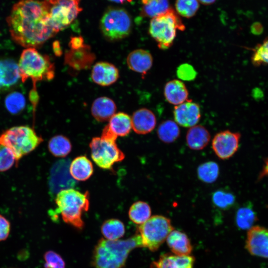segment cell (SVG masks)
<instances>
[{
	"label": "cell",
	"instance_id": "7dc6e473",
	"mask_svg": "<svg viewBox=\"0 0 268 268\" xmlns=\"http://www.w3.org/2000/svg\"><path fill=\"white\" fill-rule=\"evenodd\" d=\"M268 174V159L265 162V164L262 171V176Z\"/></svg>",
	"mask_w": 268,
	"mask_h": 268
},
{
	"label": "cell",
	"instance_id": "ee69618b",
	"mask_svg": "<svg viewBox=\"0 0 268 268\" xmlns=\"http://www.w3.org/2000/svg\"><path fill=\"white\" fill-rule=\"evenodd\" d=\"M251 31L252 33L255 35H260L262 33L263 28L260 23L255 22L252 25Z\"/></svg>",
	"mask_w": 268,
	"mask_h": 268
},
{
	"label": "cell",
	"instance_id": "d6986e66",
	"mask_svg": "<svg viewBox=\"0 0 268 268\" xmlns=\"http://www.w3.org/2000/svg\"><path fill=\"white\" fill-rule=\"evenodd\" d=\"M127 64L130 69L140 73L143 77L152 66L153 57L147 50L136 49L128 55Z\"/></svg>",
	"mask_w": 268,
	"mask_h": 268
},
{
	"label": "cell",
	"instance_id": "ba28073f",
	"mask_svg": "<svg viewBox=\"0 0 268 268\" xmlns=\"http://www.w3.org/2000/svg\"><path fill=\"white\" fill-rule=\"evenodd\" d=\"M173 230L170 219L163 215H156L139 225L137 233L141 238L142 247L154 252L166 240Z\"/></svg>",
	"mask_w": 268,
	"mask_h": 268
},
{
	"label": "cell",
	"instance_id": "836d02e7",
	"mask_svg": "<svg viewBox=\"0 0 268 268\" xmlns=\"http://www.w3.org/2000/svg\"><path fill=\"white\" fill-rule=\"evenodd\" d=\"M4 105L9 113L16 115L21 113L25 108L26 99L21 93L13 91L5 97Z\"/></svg>",
	"mask_w": 268,
	"mask_h": 268
},
{
	"label": "cell",
	"instance_id": "f546056e",
	"mask_svg": "<svg viewBox=\"0 0 268 268\" xmlns=\"http://www.w3.org/2000/svg\"><path fill=\"white\" fill-rule=\"evenodd\" d=\"M128 214L132 221L136 224L140 225L151 217V209L147 202L137 201L131 206Z\"/></svg>",
	"mask_w": 268,
	"mask_h": 268
},
{
	"label": "cell",
	"instance_id": "6da1fadb",
	"mask_svg": "<svg viewBox=\"0 0 268 268\" xmlns=\"http://www.w3.org/2000/svg\"><path fill=\"white\" fill-rule=\"evenodd\" d=\"M6 21L12 39L26 48L39 47L58 33L51 23L46 0H18Z\"/></svg>",
	"mask_w": 268,
	"mask_h": 268
},
{
	"label": "cell",
	"instance_id": "74e56055",
	"mask_svg": "<svg viewBox=\"0 0 268 268\" xmlns=\"http://www.w3.org/2000/svg\"><path fill=\"white\" fill-rule=\"evenodd\" d=\"M16 162L15 155L11 149L0 141V172L9 170Z\"/></svg>",
	"mask_w": 268,
	"mask_h": 268
},
{
	"label": "cell",
	"instance_id": "bcb514c9",
	"mask_svg": "<svg viewBox=\"0 0 268 268\" xmlns=\"http://www.w3.org/2000/svg\"><path fill=\"white\" fill-rule=\"evenodd\" d=\"M198 1L203 5H210L214 3L216 0H198Z\"/></svg>",
	"mask_w": 268,
	"mask_h": 268
},
{
	"label": "cell",
	"instance_id": "44dd1931",
	"mask_svg": "<svg viewBox=\"0 0 268 268\" xmlns=\"http://www.w3.org/2000/svg\"><path fill=\"white\" fill-rule=\"evenodd\" d=\"M164 95L167 102L177 106L188 100L189 92L183 82L178 79H173L165 85Z\"/></svg>",
	"mask_w": 268,
	"mask_h": 268
},
{
	"label": "cell",
	"instance_id": "f35d334b",
	"mask_svg": "<svg viewBox=\"0 0 268 268\" xmlns=\"http://www.w3.org/2000/svg\"><path fill=\"white\" fill-rule=\"evenodd\" d=\"M44 268H66V264L62 257L52 250L44 254Z\"/></svg>",
	"mask_w": 268,
	"mask_h": 268
},
{
	"label": "cell",
	"instance_id": "f1b7e54d",
	"mask_svg": "<svg viewBox=\"0 0 268 268\" xmlns=\"http://www.w3.org/2000/svg\"><path fill=\"white\" fill-rule=\"evenodd\" d=\"M48 147L53 155L64 157L70 153L72 145L67 137L63 135H57L49 140Z\"/></svg>",
	"mask_w": 268,
	"mask_h": 268
},
{
	"label": "cell",
	"instance_id": "277c9868",
	"mask_svg": "<svg viewBox=\"0 0 268 268\" xmlns=\"http://www.w3.org/2000/svg\"><path fill=\"white\" fill-rule=\"evenodd\" d=\"M18 66L21 81L30 78L33 89H36L37 82L51 80L55 76V66L50 58L40 53L35 48H27L22 51Z\"/></svg>",
	"mask_w": 268,
	"mask_h": 268
},
{
	"label": "cell",
	"instance_id": "cb8c5ba5",
	"mask_svg": "<svg viewBox=\"0 0 268 268\" xmlns=\"http://www.w3.org/2000/svg\"><path fill=\"white\" fill-rule=\"evenodd\" d=\"M210 138V135L207 130L202 126L197 125L188 131L186 142L190 149L200 150L208 144Z\"/></svg>",
	"mask_w": 268,
	"mask_h": 268
},
{
	"label": "cell",
	"instance_id": "8992f818",
	"mask_svg": "<svg viewBox=\"0 0 268 268\" xmlns=\"http://www.w3.org/2000/svg\"><path fill=\"white\" fill-rule=\"evenodd\" d=\"M43 141L33 129L27 126L13 127L0 134V141L11 149L17 162L35 149Z\"/></svg>",
	"mask_w": 268,
	"mask_h": 268
},
{
	"label": "cell",
	"instance_id": "ffe728a7",
	"mask_svg": "<svg viewBox=\"0 0 268 268\" xmlns=\"http://www.w3.org/2000/svg\"><path fill=\"white\" fill-rule=\"evenodd\" d=\"M194 262V257L190 255L165 254L161 255L157 261L153 262L150 268H193Z\"/></svg>",
	"mask_w": 268,
	"mask_h": 268
},
{
	"label": "cell",
	"instance_id": "484cf974",
	"mask_svg": "<svg viewBox=\"0 0 268 268\" xmlns=\"http://www.w3.org/2000/svg\"><path fill=\"white\" fill-rule=\"evenodd\" d=\"M109 121V127L117 136L128 135L132 129L131 118L124 112L115 114Z\"/></svg>",
	"mask_w": 268,
	"mask_h": 268
},
{
	"label": "cell",
	"instance_id": "7402d4cb",
	"mask_svg": "<svg viewBox=\"0 0 268 268\" xmlns=\"http://www.w3.org/2000/svg\"><path fill=\"white\" fill-rule=\"evenodd\" d=\"M117 107L114 101L107 97H100L92 103L91 111L92 116L98 122L109 121L115 114Z\"/></svg>",
	"mask_w": 268,
	"mask_h": 268
},
{
	"label": "cell",
	"instance_id": "4fadbf2b",
	"mask_svg": "<svg viewBox=\"0 0 268 268\" xmlns=\"http://www.w3.org/2000/svg\"><path fill=\"white\" fill-rule=\"evenodd\" d=\"M69 162L62 160L56 162L51 168L49 186L53 194H57L61 190L72 188L75 182L70 174Z\"/></svg>",
	"mask_w": 268,
	"mask_h": 268
},
{
	"label": "cell",
	"instance_id": "2e32d148",
	"mask_svg": "<svg viewBox=\"0 0 268 268\" xmlns=\"http://www.w3.org/2000/svg\"><path fill=\"white\" fill-rule=\"evenodd\" d=\"M92 80L96 84L103 86H109L114 83L119 77V72L113 64L100 62L96 63L91 70Z\"/></svg>",
	"mask_w": 268,
	"mask_h": 268
},
{
	"label": "cell",
	"instance_id": "9c48e42d",
	"mask_svg": "<svg viewBox=\"0 0 268 268\" xmlns=\"http://www.w3.org/2000/svg\"><path fill=\"white\" fill-rule=\"evenodd\" d=\"M46 0L51 23L58 32L69 26L82 11L80 0Z\"/></svg>",
	"mask_w": 268,
	"mask_h": 268
},
{
	"label": "cell",
	"instance_id": "1f68e13d",
	"mask_svg": "<svg viewBox=\"0 0 268 268\" xmlns=\"http://www.w3.org/2000/svg\"><path fill=\"white\" fill-rule=\"evenodd\" d=\"M256 213L250 205L240 207L236 214V223L239 228L249 230L257 221Z\"/></svg>",
	"mask_w": 268,
	"mask_h": 268
},
{
	"label": "cell",
	"instance_id": "d4e9b609",
	"mask_svg": "<svg viewBox=\"0 0 268 268\" xmlns=\"http://www.w3.org/2000/svg\"><path fill=\"white\" fill-rule=\"evenodd\" d=\"M69 171L72 178L79 181L88 180L93 173V166L91 161L85 156L75 158L70 163Z\"/></svg>",
	"mask_w": 268,
	"mask_h": 268
},
{
	"label": "cell",
	"instance_id": "9a60e30c",
	"mask_svg": "<svg viewBox=\"0 0 268 268\" xmlns=\"http://www.w3.org/2000/svg\"><path fill=\"white\" fill-rule=\"evenodd\" d=\"M95 58L90 46L84 44L76 49H70L65 54V62L75 70H81L89 68Z\"/></svg>",
	"mask_w": 268,
	"mask_h": 268
},
{
	"label": "cell",
	"instance_id": "8fae6325",
	"mask_svg": "<svg viewBox=\"0 0 268 268\" xmlns=\"http://www.w3.org/2000/svg\"><path fill=\"white\" fill-rule=\"evenodd\" d=\"M241 134L238 132L225 130L216 134L212 140V148L220 159L225 160L233 156L237 151Z\"/></svg>",
	"mask_w": 268,
	"mask_h": 268
},
{
	"label": "cell",
	"instance_id": "8d00e7d4",
	"mask_svg": "<svg viewBox=\"0 0 268 268\" xmlns=\"http://www.w3.org/2000/svg\"><path fill=\"white\" fill-rule=\"evenodd\" d=\"M175 7L179 15L190 18L197 13L200 2L198 0H176Z\"/></svg>",
	"mask_w": 268,
	"mask_h": 268
},
{
	"label": "cell",
	"instance_id": "ab89813d",
	"mask_svg": "<svg viewBox=\"0 0 268 268\" xmlns=\"http://www.w3.org/2000/svg\"><path fill=\"white\" fill-rule=\"evenodd\" d=\"M176 73L179 78L188 81L195 79L197 75V72L195 68L187 63L180 65L177 68Z\"/></svg>",
	"mask_w": 268,
	"mask_h": 268
},
{
	"label": "cell",
	"instance_id": "c3c4849f",
	"mask_svg": "<svg viewBox=\"0 0 268 268\" xmlns=\"http://www.w3.org/2000/svg\"><path fill=\"white\" fill-rule=\"evenodd\" d=\"M110 1L119 3H123L127 1H130L131 0H108Z\"/></svg>",
	"mask_w": 268,
	"mask_h": 268
},
{
	"label": "cell",
	"instance_id": "83f0119b",
	"mask_svg": "<svg viewBox=\"0 0 268 268\" xmlns=\"http://www.w3.org/2000/svg\"><path fill=\"white\" fill-rule=\"evenodd\" d=\"M101 232L105 239L117 240L125 233L124 223L120 220L112 218L105 221L101 226Z\"/></svg>",
	"mask_w": 268,
	"mask_h": 268
},
{
	"label": "cell",
	"instance_id": "5bb4252c",
	"mask_svg": "<svg viewBox=\"0 0 268 268\" xmlns=\"http://www.w3.org/2000/svg\"><path fill=\"white\" fill-rule=\"evenodd\" d=\"M173 114L175 122L185 128L197 125L201 117L200 106L190 99L175 106Z\"/></svg>",
	"mask_w": 268,
	"mask_h": 268
},
{
	"label": "cell",
	"instance_id": "60d3db41",
	"mask_svg": "<svg viewBox=\"0 0 268 268\" xmlns=\"http://www.w3.org/2000/svg\"><path fill=\"white\" fill-rule=\"evenodd\" d=\"M10 231V223L3 215L0 214V241L8 238Z\"/></svg>",
	"mask_w": 268,
	"mask_h": 268
},
{
	"label": "cell",
	"instance_id": "e0dca14e",
	"mask_svg": "<svg viewBox=\"0 0 268 268\" xmlns=\"http://www.w3.org/2000/svg\"><path fill=\"white\" fill-rule=\"evenodd\" d=\"M20 79L18 63L11 59H0V92L12 88Z\"/></svg>",
	"mask_w": 268,
	"mask_h": 268
},
{
	"label": "cell",
	"instance_id": "ac0fdd59",
	"mask_svg": "<svg viewBox=\"0 0 268 268\" xmlns=\"http://www.w3.org/2000/svg\"><path fill=\"white\" fill-rule=\"evenodd\" d=\"M131 122L132 129L135 133L146 134L155 128L156 119L151 110L143 108L134 112L131 117Z\"/></svg>",
	"mask_w": 268,
	"mask_h": 268
},
{
	"label": "cell",
	"instance_id": "7bdbcfd3",
	"mask_svg": "<svg viewBox=\"0 0 268 268\" xmlns=\"http://www.w3.org/2000/svg\"><path fill=\"white\" fill-rule=\"evenodd\" d=\"M85 44L84 40L81 36H74L70 38L69 43L70 49H76L82 47Z\"/></svg>",
	"mask_w": 268,
	"mask_h": 268
},
{
	"label": "cell",
	"instance_id": "4dcf8cb0",
	"mask_svg": "<svg viewBox=\"0 0 268 268\" xmlns=\"http://www.w3.org/2000/svg\"><path fill=\"white\" fill-rule=\"evenodd\" d=\"M180 130L178 124L172 120L162 122L157 129L159 138L165 143H171L179 136Z\"/></svg>",
	"mask_w": 268,
	"mask_h": 268
},
{
	"label": "cell",
	"instance_id": "4316f807",
	"mask_svg": "<svg viewBox=\"0 0 268 268\" xmlns=\"http://www.w3.org/2000/svg\"><path fill=\"white\" fill-rule=\"evenodd\" d=\"M141 2L140 15L151 18L165 13L170 7L169 0H141Z\"/></svg>",
	"mask_w": 268,
	"mask_h": 268
},
{
	"label": "cell",
	"instance_id": "30bf717a",
	"mask_svg": "<svg viewBox=\"0 0 268 268\" xmlns=\"http://www.w3.org/2000/svg\"><path fill=\"white\" fill-rule=\"evenodd\" d=\"M89 147L93 161L103 169H112L115 163L123 161L125 157L116 141L108 140L101 136L93 137Z\"/></svg>",
	"mask_w": 268,
	"mask_h": 268
},
{
	"label": "cell",
	"instance_id": "7c38bea8",
	"mask_svg": "<svg viewBox=\"0 0 268 268\" xmlns=\"http://www.w3.org/2000/svg\"><path fill=\"white\" fill-rule=\"evenodd\" d=\"M245 248L252 256L268 259V229L255 225L247 234Z\"/></svg>",
	"mask_w": 268,
	"mask_h": 268
},
{
	"label": "cell",
	"instance_id": "3957f363",
	"mask_svg": "<svg viewBox=\"0 0 268 268\" xmlns=\"http://www.w3.org/2000/svg\"><path fill=\"white\" fill-rule=\"evenodd\" d=\"M55 202L63 221L78 229L84 223L82 214L89 207V193H83L73 188L61 190L56 194Z\"/></svg>",
	"mask_w": 268,
	"mask_h": 268
},
{
	"label": "cell",
	"instance_id": "5b68a950",
	"mask_svg": "<svg viewBox=\"0 0 268 268\" xmlns=\"http://www.w3.org/2000/svg\"><path fill=\"white\" fill-rule=\"evenodd\" d=\"M185 26L171 7L165 13L151 18L149 33L161 50L169 49L173 44L177 30L183 31Z\"/></svg>",
	"mask_w": 268,
	"mask_h": 268
},
{
	"label": "cell",
	"instance_id": "f6af8a7d",
	"mask_svg": "<svg viewBox=\"0 0 268 268\" xmlns=\"http://www.w3.org/2000/svg\"><path fill=\"white\" fill-rule=\"evenodd\" d=\"M53 50L55 55L57 56H61L62 54V51L59 41H55L53 43Z\"/></svg>",
	"mask_w": 268,
	"mask_h": 268
},
{
	"label": "cell",
	"instance_id": "52a82bcc",
	"mask_svg": "<svg viewBox=\"0 0 268 268\" xmlns=\"http://www.w3.org/2000/svg\"><path fill=\"white\" fill-rule=\"evenodd\" d=\"M132 28L130 14L121 7H108L100 21V29L104 37L110 41H116L128 37Z\"/></svg>",
	"mask_w": 268,
	"mask_h": 268
},
{
	"label": "cell",
	"instance_id": "7a4b0ae2",
	"mask_svg": "<svg viewBox=\"0 0 268 268\" xmlns=\"http://www.w3.org/2000/svg\"><path fill=\"white\" fill-rule=\"evenodd\" d=\"M138 247H142V245L137 233L125 240L101 238L94 248L92 266L93 268H123L130 252Z\"/></svg>",
	"mask_w": 268,
	"mask_h": 268
},
{
	"label": "cell",
	"instance_id": "603a6c76",
	"mask_svg": "<svg viewBox=\"0 0 268 268\" xmlns=\"http://www.w3.org/2000/svg\"><path fill=\"white\" fill-rule=\"evenodd\" d=\"M167 245L174 255L177 256L190 255L193 247L188 236L184 232L173 230L168 236Z\"/></svg>",
	"mask_w": 268,
	"mask_h": 268
},
{
	"label": "cell",
	"instance_id": "e575fe53",
	"mask_svg": "<svg viewBox=\"0 0 268 268\" xmlns=\"http://www.w3.org/2000/svg\"><path fill=\"white\" fill-rule=\"evenodd\" d=\"M250 49L253 52L251 60L254 67L268 65V37Z\"/></svg>",
	"mask_w": 268,
	"mask_h": 268
},
{
	"label": "cell",
	"instance_id": "d6a6232c",
	"mask_svg": "<svg viewBox=\"0 0 268 268\" xmlns=\"http://www.w3.org/2000/svg\"><path fill=\"white\" fill-rule=\"evenodd\" d=\"M219 172L218 164L213 161H208L200 165L197 169L199 179L206 183H212L217 179Z\"/></svg>",
	"mask_w": 268,
	"mask_h": 268
},
{
	"label": "cell",
	"instance_id": "b9f144b4",
	"mask_svg": "<svg viewBox=\"0 0 268 268\" xmlns=\"http://www.w3.org/2000/svg\"><path fill=\"white\" fill-rule=\"evenodd\" d=\"M101 137L108 140L116 141L118 136L113 133L109 125H107L103 129Z\"/></svg>",
	"mask_w": 268,
	"mask_h": 268
},
{
	"label": "cell",
	"instance_id": "d590c367",
	"mask_svg": "<svg viewBox=\"0 0 268 268\" xmlns=\"http://www.w3.org/2000/svg\"><path fill=\"white\" fill-rule=\"evenodd\" d=\"M211 199L213 204L222 209L230 208L235 202L234 194L226 189H219L215 191L212 194Z\"/></svg>",
	"mask_w": 268,
	"mask_h": 268
}]
</instances>
